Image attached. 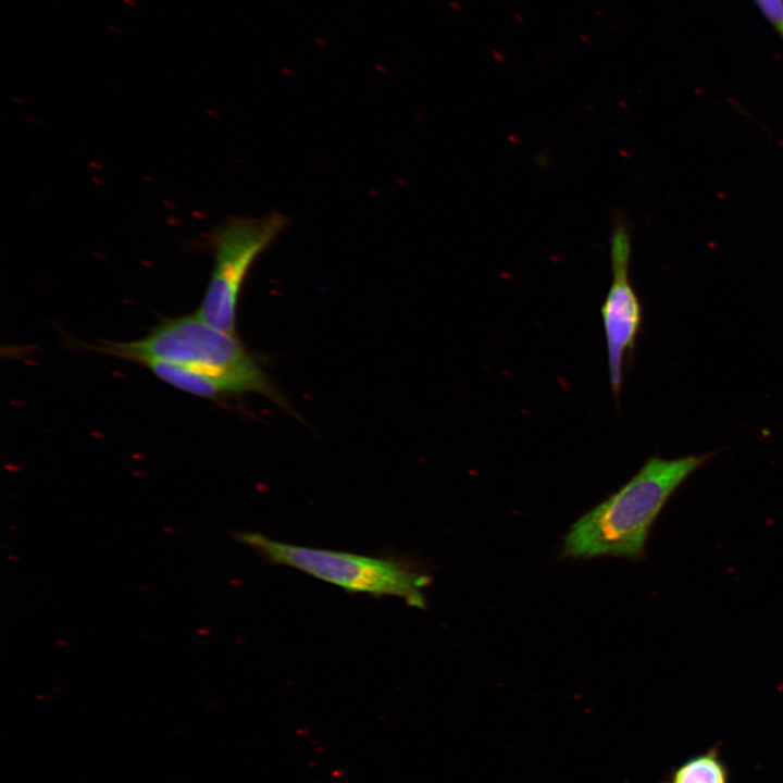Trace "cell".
I'll use <instances>...</instances> for the list:
<instances>
[{
    "instance_id": "6da1fadb",
    "label": "cell",
    "mask_w": 783,
    "mask_h": 783,
    "mask_svg": "<svg viewBox=\"0 0 783 783\" xmlns=\"http://www.w3.org/2000/svg\"><path fill=\"white\" fill-rule=\"evenodd\" d=\"M711 453L649 458L614 494L584 513L562 545L568 558L644 556L649 531L673 493Z\"/></svg>"
},
{
    "instance_id": "7a4b0ae2",
    "label": "cell",
    "mask_w": 783,
    "mask_h": 783,
    "mask_svg": "<svg viewBox=\"0 0 783 783\" xmlns=\"http://www.w3.org/2000/svg\"><path fill=\"white\" fill-rule=\"evenodd\" d=\"M233 537L272 563L297 569L348 592L393 596L411 607H426L423 592L431 577L401 560L294 545L258 532H235Z\"/></svg>"
},
{
    "instance_id": "3957f363",
    "label": "cell",
    "mask_w": 783,
    "mask_h": 783,
    "mask_svg": "<svg viewBox=\"0 0 783 783\" xmlns=\"http://www.w3.org/2000/svg\"><path fill=\"white\" fill-rule=\"evenodd\" d=\"M94 349L138 364L159 361L224 373L266 375L237 335L213 327L196 313L164 319L139 339L104 340Z\"/></svg>"
},
{
    "instance_id": "277c9868",
    "label": "cell",
    "mask_w": 783,
    "mask_h": 783,
    "mask_svg": "<svg viewBox=\"0 0 783 783\" xmlns=\"http://www.w3.org/2000/svg\"><path fill=\"white\" fill-rule=\"evenodd\" d=\"M288 217L271 211L259 217L229 216L207 236L213 256L210 281L195 312L204 322L237 335V308L246 277L260 254L284 232Z\"/></svg>"
},
{
    "instance_id": "5b68a950",
    "label": "cell",
    "mask_w": 783,
    "mask_h": 783,
    "mask_svg": "<svg viewBox=\"0 0 783 783\" xmlns=\"http://www.w3.org/2000/svg\"><path fill=\"white\" fill-rule=\"evenodd\" d=\"M611 284L600 308L606 338L611 390L619 398L623 383L625 357L634 349L642 323V309L630 282L632 252L631 229L626 220L617 215L610 233Z\"/></svg>"
},
{
    "instance_id": "8992f818",
    "label": "cell",
    "mask_w": 783,
    "mask_h": 783,
    "mask_svg": "<svg viewBox=\"0 0 783 783\" xmlns=\"http://www.w3.org/2000/svg\"><path fill=\"white\" fill-rule=\"evenodd\" d=\"M159 380L182 391L211 400L257 393L286 408L269 376L224 373L159 361L141 363Z\"/></svg>"
},
{
    "instance_id": "52a82bcc",
    "label": "cell",
    "mask_w": 783,
    "mask_h": 783,
    "mask_svg": "<svg viewBox=\"0 0 783 783\" xmlns=\"http://www.w3.org/2000/svg\"><path fill=\"white\" fill-rule=\"evenodd\" d=\"M663 783H731L717 745L693 755L671 769Z\"/></svg>"
},
{
    "instance_id": "ba28073f",
    "label": "cell",
    "mask_w": 783,
    "mask_h": 783,
    "mask_svg": "<svg viewBox=\"0 0 783 783\" xmlns=\"http://www.w3.org/2000/svg\"><path fill=\"white\" fill-rule=\"evenodd\" d=\"M766 17L783 36V0H756Z\"/></svg>"
},
{
    "instance_id": "9c48e42d",
    "label": "cell",
    "mask_w": 783,
    "mask_h": 783,
    "mask_svg": "<svg viewBox=\"0 0 783 783\" xmlns=\"http://www.w3.org/2000/svg\"><path fill=\"white\" fill-rule=\"evenodd\" d=\"M123 2H125V3H127V4L132 5V7H136V5H137V3H136L134 0H123Z\"/></svg>"
},
{
    "instance_id": "30bf717a",
    "label": "cell",
    "mask_w": 783,
    "mask_h": 783,
    "mask_svg": "<svg viewBox=\"0 0 783 783\" xmlns=\"http://www.w3.org/2000/svg\"><path fill=\"white\" fill-rule=\"evenodd\" d=\"M110 29H112L113 32H115V33L119 34V35L122 34V32L119 30V29H117L116 27H114V26H110Z\"/></svg>"
}]
</instances>
